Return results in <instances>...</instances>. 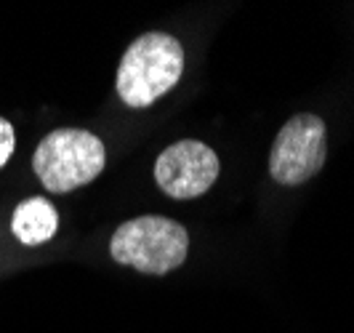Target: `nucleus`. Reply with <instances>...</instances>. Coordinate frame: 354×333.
Wrapping results in <instances>:
<instances>
[{
    "label": "nucleus",
    "mask_w": 354,
    "mask_h": 333,
    "mask_svg": "<svg viewBox=\"0 0 354 333\" xmlns=\"http://www.w3.org/2000/svg\"><path fill=\"white\" fill-rule=\"evenodd\" d=\"M112 259L144 275H168L187 262L189 232L168 216H136L115 229L109 240Z\"/></svg>",
    "instance_id": "f03ea898"
},
{
    "label": "nucleus",
    "mask_w": 354,
    "mask_h": 333,
    "mask_svg": "<svg viewBox=\"0 0 354 333\" xmlns=\"http://www.w3.org/2000/svg\"><path fill=\"white\" fill-rule=\"evenodd\" d=\"M106 165V147L86 128H56L37 144L32 171L40 184L56 195L86 187Z\"/></svg>",
    "instance_id": "7ed1b4c3"
},
{
    "label": "nucleus",
    "mask_w": 354,
    "mask_h": 333,
    "mask_svg": "<svg viewBox=\"0 0 354 333\" xmlns=\"http://www.w3.org/2000/svg\"><path fill=\"white\" fill-rule=\"evenodd\" d=\"M184 75V48L168 33L139 35L118 64L115 88L123 105L133 109L155 105Z\"/></svg>",
    "instance_id": "f257e3e1"
},
{
    "label": "nucleus",
    "mask_w": 354,
    "mask_h": 333,
    "mask_svg": "<svg viewBox=\"0 0 354 333\" xmlns=\"http://www.w3.org/2000/svg\"><path fill=\"white\" fill-rule=\"evenodd\" d=\"M11 232L21 246H43L59 232V213L46 197H27L14 208Z\"/></svg>",
    "instance_id": "423d86ee"
},
{
    "label": "nucleus",
    "mask_w": 354,
    "mask_h": 333,
    "mask_svg": "<svg viewBox=\"0 0 354 333\" xmlns=\"http://www.w3.org/2000/svg\"><path fill=\"white\" fill-rule=\"evenodd\" d=\"M218 171V155L197 139L174 141L155 160V181L174 200H195L205 195L216 184Z\"/></svg>",
    "instance_id": "39448f33"
},
{
    "label": "nucleus",
    "mask_w": 354,
    "mask_h": 333,
    "mask_svg": "<svg viewBox=\"0 0 354 333\" xmlns=\"http://www.w3.org/2000/svg\"><path fill=\"white\" fill-rule=\"evenodd\" d=\"M328 158V125L319 115L299 112L280 128L269 150V176L280 187H299L317 176Z\"/></svg>",
    "instance_id": "20e7f679"
},
{
    "label": "nucleus",
    "mask_w": 354,
    "mask_h": 333,
    "mask_svg": "<svg viewBox=\"0 0 354 333\" xmlns=\"http://www.w3.org/2000/svg\"><path fill=\"white\" fill-rule=\"evenodd\" d=\"M14 150H17V134H14V125L8 123L6 118H0V168L14 158Z\"/></svg>",
    "instance_id": "0eeeda50"
}]
</instances>
